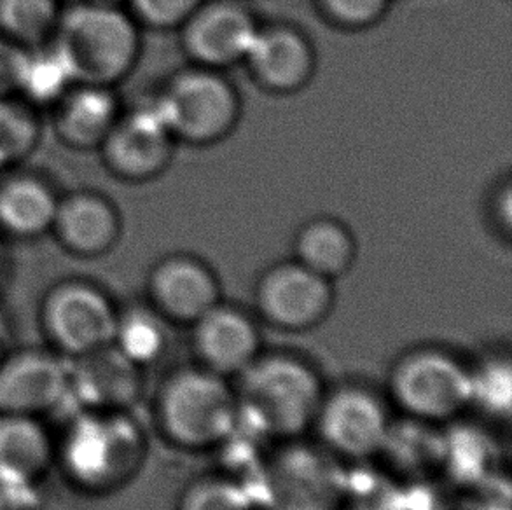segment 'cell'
Segmentation results:
<instances>
[{
  "instance_id": "1",
  "label": "cell",
  "mask_w": 512,
  "mask_h": 510,
  "mask_svg": "<svg viewBox=\"0 0 512 510\" xmlns=\"http://www.w3.org/2000/svg\"><path fill=\"white\" fill-rule=\"evenodd\" d=\"M326 383L312 362L294 353H261L236 378L240 427L271 441H298L313 430Z\"/></svg>"
},
{
  "instance_id": "2",
  "label": "cell",
  "mask_w": 512,
  "mask_h": 510,
  "mask_svg": "<svg viewBox=\"0 0 512 510\" xmlns=\"http://www.w3.org/2000/svg\"><path fill=\"white\" fill-rule=\"evenodd\" d=\"M147 437L132 411H74L56 444V462L74 488L107 495L137 476Z\"/></svg>"
},
{
  "instance_id": "3",
  "label": "cell",
  "mask_w": 512,
  "mask_h": 510,
  "mask_svg": "<svg viewBox=\"0 0 512 510\" xmlns=\"http://www.w3.org/2000/svg\"><path fill=\"white\" fill-rule=\"evenodd\" d=\"M49 46L74 84L114 88L139 62V25L119 6L79 0L60 14Z\"/></svg>"
},
{
  "instance_id": "4",
  "label": "cell",
  "mask_w": 512,
  "mask_h": 510,
  "mask_svg": "<svg viewBox=\"0 0 512 510\" xmlns=\"http://www.w3.org/2000/svg\"><path fill=\"white\" fill-rule=\"evenodd\" d=\"M154 418L173 448L191 453L222 448L240 428L235 386L198 364L179 367L156 392Z\"/></svg>"
},
{
  "instance_id": "5",
  "label": "cell",
  "mask_w": 512,
  "mask_h": 510,
  "mask_svg": "<svg viewBox=\"0 0 512 510\" xmlns=\"http://www.w3.org/2000/svg\"><path fill=\"white\" fill-rule=\"evenodd\" d=\"M387 386L409 420L429 425L457 420L472 407V367L436 346L402 353L390 367Z\"/></svg>"
},
{
  "instance_id": "6",
  "label": "cell",
  "mask_w": 512,
  "mask_h": 510,
  "mask_svg": "<svg viewBox=\"0 0 512 510\" xmlns=\"http://www.w3.org/2000/svg\"><path fill=\"white\" fill-rule=\"evenodd\" d=\"M346 470L327 449L298 441L280 442L264 458L252 498L266 510H338L345 493ZM256 502V498H254Z\"/></svg>"
},
{
  "instance_id": "7",
  "label": "cell",
  "mask_w": 512,
  "mask_h": 510,
  "mask_svg": "<svg viewBox=\"0 0 512 510\" xmlns=\"http://www.w3.org/2000/svg\"><path fill=\"white\" fill-rule=\"evenodd\" d=\"M153 105L175 140L191 145L221 142L242 114L240 95L228 77L201 65L177 72Z\"/></svg>"
},
{
  "instance_id": "8",
  "label": "cell",
  "mask_w": 512,
  "mask_h": 510,
  "mask_svg": "<svg viewBox=\"0 0 512 510\" xmlns=\"http://www.w3.org/2000/svg\"><path fill=\"white\" fill-rule=\"evenodd\" d=\"M119 308L97 283L72 278L55 283L42 297L41 327L49 345L77 359L112 345Z\"/></svg>"
},
{
  "instance_id": "9",
  "label": "cell",
  "mask_w": 512,
  "mask_h": 510,
  "mask_svg": "<svg viewBox=\"0 0 512 510\" xmlns=\"http://www.w3.org/2000/svg\"><path fill=\"white\" fill-rule=\"evenodd\" d=\"M394 421L380 395L364 386L327 390L313 430L341 462L362 463L383 453Z\"/></svg>"
},
{
  "instance_id": "10",
  "label": "cell",
  "mask_w": 512,
  "mask_h": 510,
  "mask_svg": "<svg viewBox=\"0 0 512 510\" xmlns=\"http://www.w3.org/2000/svg\"><path fill=\"white\" fill-rule=\"evenodd\" d=\"M254 304L259 318L278 331H313L333 311V282L296 259L277 262L259 276Z\"/></svg>"
},
{
  "instance_id": "11",
  "label": "cell",
  "mask_w": 512,
  "mask_h": 510,
  "mask_svg": "<svg viewBox=\"0 0 512 510\" xmlns=\"http://www.w3.org/2000/svg\"><path fill=\"white\" fill-rule=\"evenodd\" d=\"M70 360L53 348H21L0 357V414L42 418L69 406Z\"/></svg>"
},
{
  "instance_id": "12",
  "label": "cell",
  "mask_w": 512,
  "mask_h": 510,
  "mask_svg": "<svg viewBox=\"0 0 512 510\" xmlns=\"http://www.w3.org/2000/svg\"><path fill=\"white\" fill-rule=\"evenodd\" d=\"M177 140L160 112L142 107L119 116L98 151L109 172L125 182H149L172 163Z\"/></svg>"
},
{
  "instance_id": "13",
  "label": "cell",
  "mask_w": 512,
  "mask_h": 510,
  "mask_svg": "<svg viewBox=\"0 0 512 510\" xmlns=\"http://www.w3.org/2000/svg\"><path fill=\"white\" fill-rule=\"evenodd\" d=\"M257 28L254 14L242 2L205 0L180 27V34L194 65L222 70L245 60Z\"/></svg>"
},
{
  "instance_id": "14",
  "label": "cell",
  "mask_w": 512,
  "mask_h": 510,
  "mask_svg": "<svg viewBox=\"0 0 512 510\" xmlns=\"http://www.w3.org/2000/svg\"><path fill=\"white\" fill-rule=\"evenodd\" d=\"M191 346L198 366L236 380L261 357L263 334L247 311L221 301L191 325Z\"/></svg>"
},
{
  "instance_id": "15",
  "label": "cell",
  "mask_w": 512,
  "mask_h": 510,
  "mask_svg": "<svg viewBox=\"0 0 512 510\" xmlns=\"http://www.w3.org/2000/svg\"><path fill=\"white\" fill-rule=\"evenodd\" d=\"M147 296L168 324L191 327L221 303V285L210 266L193 255H168L151 269Z\"/></svg>"
},
{
  "instance_id": "16",
  "label": "cell",
  "mask_w": 512,
  "mask_h": 510,
  "mask_svg": "<svg viewBox=\"0 0 512 510\" xmlns=\"http://www.w3.org/2000/svg\"><path fill=\"white\" fill-rule=\"evenodd\" d=\"M69 360V406L74 411H132L144 393V369L112 345Z\"/></svg>"
},
{
  "instance_id": "17",
  "label": "cell",
  "mask_w": 512,
  "mask_h": 510,
  "mask_svg": "<svg viewBox=\"0 0 512 510\" xmlns=\"http://www.w3.org/2000/svg\"><path fill=\"white\" fill-rule=\"evenodd\" d=\"M243 62L261 88L280 95L303 90L317 69L312 42L287 23L259 25Z\"/></svg>"
},
{
  "instance_id": "18",
  "label": "cell",
  "mask_w": 512,
  "mask_h": 510,
  "mask_svg": "<svg viewBox=\"0 0 512 510\" xmlns=\"http://www.w3.org/2000/svg\"><path fill=\"white\" fill-rule=\"evenodd\" d=\"M121 229L116 205L104 194L84 189L58 200L51 233L69 254L95 259L116 247Z\"/></svg>"
},
{
  "instance_id": "19",
  "label": "cell",
  "mask_w": 512,
  "mask_h": 510,
  "mask_svg": "<svg viewBox=\"0 0 512 510\" xmlns=\"http://www.w3.org/2000/svg\"><path fill=\"white\" fill-rule=\"evenodd\" d=\"M121 116V105L109 86L72 84L55 104L53 128L63 145L74 151L100 149Z\"/></svg>"
},
{
  "instance_id": "20",
  "label": "cell",
  "mask_w": 512,
  "mask_h": 510,
  "mask_svg": "<svg viewBox=\"0 0 512 510\" xmlns=\"http://www.w3.org/2000/svg\"><path fill=\"white\" fill-rule=\"evenodd\" d=\"M56 462V442L41 418L0 414V477L42 483Z\"/></svg>"
},
{
  "instance_id": "21",
  "label": "cell",
  "mask_w": 512,
  "mask_h": 510,
  "mask_svg": "<svg viewBox=\"0 0 512 510\" xmlns=\"http://www.w3.org/2000/svg\"><path fill=\"white\" fill-rule=\"evenodd\" d=\"M58 196L49 182L20 173L0 184V228L18 238H39L51 231Z\"/></svg>"
},
{
  "instance_id": "22",
  "label": "cell",
  "mask_w": 512,
  "mask_h": 510,
  "mask_svg": "<svg viewBox=\"0 0 512 510\" xmlns=\"http://www.w3.org/2000/svg\"><path fill=\"white\" fill-rule=\"evenodd\" d=\"M357 243L352 231L334 217H315L299 228L294 259L327 280H338L353 268Z\"/></svg>"
},
{
  "instance_id": "23",
  "label": "cell",
  "mask_w": 512,
  "mask_h": 510,
  "mask_svg": "<svg viewBox=\"0 0 512 510\" xmlns=\"http://www.w3.org/2000/svg\"><path fill=\"white\" fill-rule=\"evenodd\" d=\"M168 325L167 320L149 304L119 310L112 346L146 371L167 353L170 343Z\"/></svg>"
},
{
  "instance_id": "24",
  "label": "cell",
  "mask_w": 512,
  "mask_h": 510,
  "mask_svg": "<svg viewBox=\"0 0 512 510\" xmlns=\"http://www.w3.org/2000/svg\"><path fill=\"white\" fill-rule=\"evenodd\" d=\"M58 0H0V35L23 48L51 41L60 20Z\"/></svg>"
},
{
  "instance_id": "25",
  "label": "cell",
  "mask_w": 512,
  "mask_h": 510,
  "mask_svg": "<svg viewBox=\"0 0 512 510\" xmlns=\"http://www.w3.org/2000/svg\"><path fill=\"white\" fill-rule=\"evenodd\" d=\"M41 140V123L23 98H0V168L21 163Z\"/></svg>"
},
{
  "instance_id": "26",
  "label": "cell",
  "mask_w": 512,
  "mask_h": 510,
  "mask_svg": "<svg viewBox=\"0 0 512 510\" xmlns=\"http://www.w3.org/2000/svg\"><path fill=\"white\" fill-rule=\"evenodd\" d=\"M74 84L55 49L48 44L28 49L18 95L30 105H55Z\"/></svg>"
},
{
  "instance_id": "27",
  "label": "cell",
  "mask_w": 512,
  "mask_h": 510,
  "mask_svg": "<svg viewBox=\"0 0 512 510\" xmlns=\"http://www.w3.org/2000/svg\"><path fill=\"white\" fill-rule=\"evenodd\" d=\"M177 510H256V502L240 479L208 474L187 484Z\"/></svg>"
},
{
  "instance_id": "28",
  "label": "cell",
  "mask_w": 512,
  "mask_h": 510,
  "mask_svg": "<svg viewBox=\"0 0 512 510\" xmlns=\"http://www.w3.org/2000/svg\"><path fill=\"white\" fill-rule=\"evenodd\" d=\"M472 406L488 413H509L511 409V367L507 360L490 359L472 367Z\"/></svg>"
},
{
  "instance_id": "29",
  "label": "cell",
  "mask_w": 512,
  "mask_h": 510,
  "mask_svg": "<svg viewBox=\"0 0 512 510\" xmlns=\"http://www.w3.org/2000/svg\"><path fill=\"white\" fill-rule=\"evenodd\" d=\"M390 2L392 0H317L327 20L345 30L373 27L387 14Z\"/></svg>"
},
{
  "instance_id": "30",
  "label": "cell",
  "mask_w": 512,
  "mask_h": 510,
  "mask_svg": "<svg viewBox=\"0 0 512 510\" xmlns=\"http://www.w3.org/2000/svg\"><path fill=\"white\" fill-rule=\"evenodd\" d=\"M133 18L158 30L180 28L205 0H128Z\"/></svg>"
},
{
  "instance_id": "31",
  "label": "cell",
  "mask_w": 512,
  "mask_h": 510,
  "mask_svg": "<svg viewBox=\"0 0 512 510\" xmlns=\"http://www.w3.org/2000/svg\"><path fill=\"white\" fill-rule=\"evenodd\" d=\"M27 58V48L0 35V98L18 95Z\"/></svg>"
},
{
  "instance_id": "32",
  "label": "cell",
  "mask_w": 512,
  "mask_h": 510,
  "mask_svg": "<svg viewBox=\"0 0 512 510\" xmlns=\"http://www.w3.org/2000/svg\"><path fill=\"white\" fill-rule=\"evenodd\" d=\"M41 483L0 477V510H39Z\"/></svg>"
},
{
  "instance_id": "33",
  "label": "cell",
  "mask_w": 512,
  "mask_h": 510,
  "mask_svg": "<svg viewBox=\"0 0 512 510\" xmlns=\"http://www.w3.org/2000/svg\"><path fill=\"white\" fill-rule=\"evenodd\" d=\"M492 208L493 219L499 224V228L509 235L512 222V189L509 180H506L493 196Z\"/></svg>"
},
{
  "instance_id": "34",
  "label": "cell",
  "mask_w": 512,
  "mask_h": 510,
  "mask_svg": "<svg viewBox=\"0 0 512 510\" xmlns=\"http://www.w3.org/2000/svg\"><path fill=\"white\" fill-rule=\"evenodd\" d=\"M0 278H2V259H0Z\"/></svg>"
}]
</instances>
